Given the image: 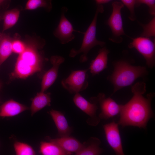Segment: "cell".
Wrapping results in <instances>:
<instances>
[{
    "instance_id": "cell-22",
    "label": "cell",
    "mask_w": 155,
    "mask_h": 155,
    "mask_svg": "<svg viewBox=\"0 0 155 155\" xmlns=\"http://www.w3.org/2000/svg\"><path fill=\"white\" fill-rule=\"evenodd\" d=\"M51 0H28L25 5L24 10H32L42 7L50 12L52 8Z\"/></svg>"
},
{
    "instance_id": "cell-10",
    "label": "cell",
    "mask_w": 155,
    "mask_h": 155,
    "mask_svg": "<svg viewBox=\"0 0 155 155\" xmlns=\"http://www.w3.org/2000/svg\"><path fill=\"white\" fill-rule=\"evenodd\" d=\"M119 124L114 121L103 125L106 140L116 154L123 155L122 142L118 127Z\"/></svg>"
},
{
    "instance_id": "cell-27",
    "label": "cell",
    "mask_w": 155,
    "mask_h": 155,
    "mask_svg": "<svg viewBox=\"0 0 155 155\" xmlns=\"http://www.w3.org/2000/svg\"><path fill=\"white\" fill-rule=\"evenodd\" d=\"M142 4L146 5L149 7V13L151 15H155V0H135V7H138Z\"/></svg>"
},
{
    "instance_id": "cell-30",
    "label": "cell",
    "mask_w": 155,
    "mask_h": 155,
    "mask_svg": "<svg viewBox=\"0 0 155 155\" xmlns=\"http://www.w3.org/2000/svg\"><path fill=\"white\" fill-rule=\"evenodd\" d=\"M3 13H1L0 12V21L1 20H2V17Z\"/></svg>"
},
{
    "instance_id": "cell-13",
    "label": "cell",
    "mask_w": 155,
    "mask_h": 155,
    "mask_svg": "<svg viewBox=\"0 0 155 155\" xmlns=\"http://www.w3.org/2000/svg\"><path fill=\"white\" fill-rule=\"evenodd\" d=\"M49 140L57 145L69 155L73 153L76 154L83 148L84 146L83 143L69 136L55 139L49 138Z\"/></svg>"
},
{
    "instance_id": "cell-4",
    "label": "cell",
    "mask_w": 155,
    "mask_h": 155,
    "mask_svg": "<svg viewBox=\"0 0 155 155\" xmlns=\"http://www.w3.org/2000/svg\"><path fill=\"white\" fill-rule=\"evenodd\" d=\"M103 11L104 8L102 5H98L92 22L86 32L84 33V37L80 49L78 50L72 49L69 54L70 57H74L82 53L80 59V62L81 63L85 62L88 59L87 55L92 48L97 45L102 47L105 45V42L98 40L96 36L98 16L99 13H103Z\"/></svg>"
},
{
    "instance_id": "cell-8",
    "label": "cell",
    "mask_w": 155,
    "mask_h": 155,
    "mask_svg": "<svg viewBox=\"0 0 155 155\" xmlns=\"http://www.w3.org/2000/svg\"><path fill=\"white\" fill-rule=\"evenodd\" d=\"M90 100L89 102L79 93L75 94L73 98L75 105L89 117L87 121L88 123L90 125L96 126L100 120L96 114L98 102L96 97H92Z\"/></svg>"
},
{
    "instance_id": "cell-1",
    "label": "cell",
    "mask_w": 155,
    "mask_h": 155,
    "mask_svg": "<svg viewBox=\"0 0 155 155\" xmlns=\"http://www.w3.org/2000/svg\"><path fill=\"white\" fill-rule=\"evenodd\" d=\"M133 96L126 104L121 105L119 125L124 127L131 126L145 129L148 122L154 117L151 103L154 93H150L146 97V84L143 82L136 83L131 87Z\"/></svg>"
},
{
    "instance_id": "cell-5",
    "label": "cell",
    "mask_w": 155,
    "mask_h": 155,
    "mask_svg": "<svg viewBox=\"0 0 155 155\" xmlns=\"http://www.w3.org/2000/svg\"><path fill=\"white\" fill-rule=\"evenodd\" d=\"M124 6L121 2H114L112 4V13L106 22L112 32L109 40L116 43L122 42L123 38L122 36H127L123 29L121 13V9Z\"/></svg>"
},
{
    "instance_id": "cell-29",
    "label": "cell",
    "mask_w": 155,
    "mask_h": 155,
    "mask_svg": "<svg viewBox=\"0 0 155 155\" xmlns=\"http://www.w3.org/2000/svg\"><path fill=\"white\" fill-rule=\"evenodd\" d=\"M6 0H0V7L3 4V3Z\"/></svg>"
},
{
    "instance_id": "cell-11",
    "label": "cell",
    "mask_w": 155,
    "mask_h": 155,
    "mask_svg": "<svg viewBox=\"0 0 155 155\" xmlns=\"http://www.w3.org/2000/svg\"><path fill=\"white\" fill-rule=\"evenodd\" d=\"M96 98L101 109L98 115L100 119H107L120 113L121 105L118 104L110 97L106 98L104 93H99Z\"/></svg>"
},
{
    "instance_id": "cell-14",
    "label": "cell",
    "mask_w": 155,
    "mask_h": 155,
    "mask_svg": "<svg viewBox=\"0 0 155 155\" xmlns=\"http://www.w3.org/2000/svg\"><path fill=\"white\" fill-rule=\"evenodd\" d=\"M109 53L108 50L104 46L99 49L97 55L91 61L88 68L93 76L99 74L107 67L108 55Z\"/></svg>"
},
{
    "instance_id": "cell-3",
    "label": "cell",
    "mask_w": 155,
    "mask_h": 155,
    "mask_svg": "<svg viewBox=\"0 0 155 155\" xmlns=\"http://www.w3.org/2000/svg\"><path fill=\"white\" fill-rule=\"evenodd\" d=\"M147 73L146 69L144 66H133L124 61L116 62L114 64L112 74L108 78L113 86V94L131 85L137 78Z\"/></svg>"
},
{
    "instance_id": "cell-18",
    "label": "cell",
    "mask_w": 155,
    "mask_h": 155,
    "mask_svg": "<svg viewBox=\"0 0 155 155\" xmlns=\"http://www.w3.org/2000/svg\"><path fill=\"white\" fill-rule=\"evenodd\" d=\"M101 142L98 138L92 137L83 143L84 147L76 155H98L103 152L100 147Z\"/></svg>"
},
{
    "instance_id": "cell-17",
    "label": "cell",
    "mask_w": 155,
    "mask_h": 155,
    "mask_svg": "<svg viewBox=\"0 0 155 155\" xmlns=\"http://www.w3.org/2000/svg\"><path fill=\"white\" fill-rule=\"evenodd\" d=\"M51 94L50 92L46 93L41 91L37 94L33 99L30 106L32 115L45 106H50Z\"/></svg>"
},
{
    "instance_id": "cell-9",
    "label": "cell",
    "mask_w": 155,
    "mask_h": 155,
    "mask_svg": "<svg viewBox=\"0 0 155 155\" xmlns=\"http://www.w3.org/2000/svg\"><path fill=\"white\" fill-rule=\"evenodd\" d=\"M67 10V8L65 7H62L59 24L53 33L54 36L59 39L61 43L63 44H66L75 38L73 32L84 34V32L73 29L72 24L65 16V13Z\"/></svg>"
},
{
    "instance_id": "cell-15",
    "label": "cell",
    "mask_w": 155,
    "mask_h": 155,
    "mask_svg": "<svg viewBox=\"0 0 155 155\" xmlns=\"http://www.w3.org/2000/svg\"><path fill=\"white\" fill-rule=\"evenodd\" d=\"M26 106L12 99L8 100L0 106V117H12L28 110Z\"/></svg>"
},
{
    "instance_id": "cell-25",
    "label": "cell",
    "mask_w": 155,
    "mask_h": 155,
    "mask_svg": "<svg viewBox=\"0 0 155 155\" xmlns=\"http://www.w3.org/2000/svg\"><path fill=\"white\" fill-rule=\"evenodd\" d=\"M17 37L13 38L12 42V52L19 55L23 53L26 47L25 42L20 40Z\"/></svg>"
},
{
    "instance_id": "cell-2",
    "label": "cell",
    "mask_w": 155,
    "mask_h": 155,
    "mask_svg": "<svg viewBox=\"0 0 155 155\" xmlns=\"http://www.w3.org/2000/svg\"><path fill=\"white\" fill-rule=\"evenodd\" d=\"M25 43V49L19 55L11 74L12 78L24 79L42 71L44 58L39 50L45 45V40L39 37L30 38Z\"/></svg>"
},
{
    "instance_id": "cell-12",
    "label": "cell",
    "mask_w": 155,
    "mask_h": 155,
    "mask_svg": "<svg viewBox=\"0 0 155 155\" xmlns=\"http://www.w3.org/2000/svg\"><path fill=\"white\" fill-rule=\"evenodd\" d=\"M65 60L63 57L58 55L53 56L51 57L50 61L52 66L42 76L41 92H44L55 82L57 77L60 65Z\"/></svg>"
},
{
    "instance_id": "cell-23",
    "label": "cell",
    "mask_w": 155,
    "mask_h": 155,
    "mask_svg": "<svg viewBox=\"0 0 155 155\" xmlns=\"http://www.w3.org/2000/svg\"><path fill=\"white\" fill-rule=\"evenodd\" d=\"M16 154L17 155H34L35 151L30 145L20 142H16L13 145Z\"/></svg>"
},
{
    "instance_id": "cell-28",
    "label": "cell",
    "mask_w": 155,
    "mask_h": 155,
    "mask_svg": "<svg viewBox=\"0 0 155 155\" xmlns=\"http://www.w3.org/2000/svg\"><path fill=\"white\" fill-rule=\"evenodd\" d=\"M97 4L98 5H102L107 3L112 0H95Z\"/></svg>"
},
{
    "instance_id": "cell-20",
    "label": "cell",
    "mask_w": 155,
    "mask_h": 155,
    "mask_svg": "<svg viewBox=\"0 0 155 155\" xmlns=\"http://www.w3.org/2000/svg\"><path fill=\"white\" fill-rule=\"evenodd\" d=\"M20 13V10L17 8L6 11L3 13L2 32L12 27L16 24L18 20Z\"/></svg>"
},
{
    "instance_id": "cell-19",
    "label": "cell",
    "mask_w": 155,
    "mask_h": 155,
    "mask_svg": "<svg viewBox=\"0 0 155 155\" xmlns=\"http://www.w3.org/2000/svg\"><path fill=\"white\" fill-rule=\"evenodd\" d=\"M13 38L0 32V66L12 53V44Z\"/></svg>"
},
{
    "instance_id": "cell-7",
    "label": "cell",
    "mask_w": 155,
    "mask_h": 155,
    "mask_svg": "<svg viewBox=\"0 0 155 155\" xmlns=\"http://www.w3.org/2000/svg\"><path fill=\"white\" fill-rule=\"evenodd\" d=\"M132 39V42L128 45V47L136 49L144 57L148 66L152 68L155 63V41L145 37H140Z\"/></svg>"
},
{
    "instance_id": "cell-24",
    "label": "cell",
    "mask_w": 155,
    "mask_h": 155,
    "mask_svg": "<svg viewBox=\"0 0 155 155\" xmlns=\"http://www.w3.org/2000/svg\"><path fill=\"white\" fill-rule=\"evenodd\" d=\"M155 16L147 24H144L138 22L139 24L143 28V31L141 35L143 37L149 38L155 37Z\"/></svg>"
},
{
    "instance_id": "cell-21",
    "label": "cell",
    "mask_w": 155,
    "mask_h": 155,
    "mask_svg": "<svg viewBox=\"0 0 155 155\" xmlns=\"http://www.w3.org/2000/svg\"><path fill=\"white\" fill-rule=\"evenodd\" d=\"M39 152L43 155H69L57 145L51 141L41 142Z\"/></svg>"
},
{
    "instance_id": "cell-16",
    "label": "cell",
    "mask_w": 155,
    "mask_h": 155,
    "mask_svg": "<svg viewBox=\"0 0 155 155\" xmlns=\"http://www.w3.org/2000/svg\"><path fill=\"white\" fill-rule=\"evenodd\" d=\"M49 114L53 120L60 137L69 136L72 132V129L69 125L67 120L61 112L53 109Z\"/></svg>"
},
{
    "instance_id": "cell-26",
    "label": "cell",
    "mask_w": 155,
    "mask_h": 155,
    "mask_svg": "<svg viewBox=\"0 0 155 155\" xmlns=\"http://www.w3.org/2000/svg\"><path fill=\"white\" fill-rule=\"evenodd\" d=\"M122 3L125 5L129 10L130 14L129 18L132 21L136 20V17L135 12V0H121Z\"/></svg>"
},
{
    "instance_id": "cell-6",
    "label": "cell",
    "mask_w": 155,
    "mask_h": 155,
    "mask_svg": "<svg viewBox=\"0 0 155 155\" xmlns=\"http://www.w3.org/2000/svg\"><path fill=\"white\" fill-rule=\"evenodd\" d=\"M88 68L82 70H72L69 76L61 82L63 87L69 93L76 94L86 89L88 85Z\"/></svg>"
},
{
    "instance_id": "cell-31",
    "label": "cell",
    "mask_w": 155,
    "mask_h": 155,
    "mask_svg": "<svg viewBox=\"0 0 155 155\" xmlns=\"http://www.w3.org/2000/svg\"><path fill=\"white\" fill-rule=\"evenodd\" d=\"M1 83H0V89L1 88Z\"/></svg>"
}]
</instances>
